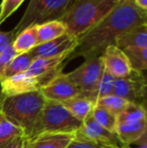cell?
Listing matches in <instances>:
<instances>
[{
	"label": "cell",
	"mask_w": 147,
	"mask_h": 148,
	"mask_svg": "<svg viewBox=\"0 0 147 148\" xmlns=\"http://www.w3.org/2000/svg\"><path fill=\"white\" fill-rule=\"evenodd\" d=\"M146 16V11L140 9L134 0H122L103 19L78 37L77 47L67 62L78 57H101L120 35L143 24Z\"/></svg>",
	"instance_id": "cell-1"
},
{
	"label": "cell",
	"mask_w": 147,
	"mask_h": 148,
	"mask_svg": "<svg viewBox=\"0 0 147 148\" xmlns=\"http://www.w3.org/2000/svg\"><path fill=\"white\" fill-rule=\"evenodd\" d=\"M46 99L40 91L4 97L0 103V112L11 122L23 129L28 137L42 111Z\"/></svg>",
	"instance_id": "cell-2"
},
{
	"label": "cell",
	"mask_w": 147,
	"mask_h": 148,
	"mask_svg": "<svg viewBox=\"0 0 147 148\" xmlns=\"http://www.w3.org/2000/svg\"><path fill=\"white\" fill-rule=\"evenodd\" d=\"M122 0H79L61 18L68 33L79 37L97 24Z\"/></svg>",
	"instance_id": "cell-3"
},
{
	"label": "cell",
	"mask_w": 147,
	"mask_h": 148,
	"mask_svg": "<svg viewBox=\"0 0 147 148\" xmlns=\"http://www.w3.org/2000/svg\"><path fill=\"white\" fill-rule=\"evenodd\" d=\"M82 121L78 120L59 102L46 100L40 115L34 124L27 139L42 133H76Z\"/></svg>",
	"instance_id": "cell-4"
},
{
	"label": "cell",
	"mask_w": 147,
	"mask_h": 148,
	"mask_svg": "<svg viewBox=\"0 0 147 148\" xmlns=\"http://www.w3.org/2000/svg\"><path fill=\"white\" fill-rule=\"evenodd\" d=\"M79 0H30L17 25L16 35L26 27L49 20H59Z\"/></svg>",
	"instance_id": "cell-5"
},
{
	"label": "cell",
	"mask_w": 147,
	"mask_h": 148,
	"mask_svg": "<svg viewBox=\"0 0 147 148\" xmlns=\"http://www.w3.org/2000/svg\"><path fill=\"white\" fill-rule=\"evenodd\" d=\"M145 111L141 103H129L117 115L116 134L125 146L135 144L146 128Z\"/></svg>",
	"instance_id": "cell-6"
},
{
	"label": "cell",
	"mask_w": 147,
	"mask_h": 148,
	"mask_svg": "<svg viewBox=\"0 0 147 148\" xmlns=\"http://www.w3.org/2000/svg\"><path fill=\"white\" fill-rule=\"evenodd\" d=\"M103 72L104 64L102 58L93 57L85 59V62L80 66L67 75L82 93H88L96 89Z\"/></svg>",
	"instance_id": "cell-7"
},
{
	"label": "cell",
	"mask_w": 147,
	"mask_h": 148,
	"mask_svg": "<svg viewBox=\"0 0 147 148\" xmlns=\"http://www.w3.org/2000/svg\"><path fill=\"white\" fill-rule=\"evenodd\" d=\"M144 74L132 70L129 75L116 79L113 94L127 100L130 103L140 104L143 101Z\"/></svg>",
	"instance_id": "cell-8"
},
{
	"label": "cell",
	"mask_w": 147,
	"mask_h": 148,
	"mask_svg": "<svg viewBox=\"0 0 147 148\" xmlns=\"http://www.w3.org/2000/svg\"><path fill=\"white\" fill-rule=\"evenodd\" d=\"M40 92L46 100L59 103H64L82 93L65 73H61L55 77L49 84L40 89Z\"/></svg>",
	"instance_id": "cell-9"
},
{
	"label": "cell",
	"mask_w": 147,
	"mask_h": 148,
	"mask_svg": "<svg viewBox=\"0 0 147 148\" xmlns=\"http://www.w3.org/2000/svg\"><path fill=\"white\" fill-rule=\"evenodd\" d=\"M76 135L87 140L110 145V146H115L118 148L125 147V145L121 142L116 133L111 132L102 127L100 124H98L92 117V115L83 121L80 129L76 132Z\"/></svg>",
	"instance_id": "cell-10"
},
{
	"label": "cell",
	"mask_w": 147,
	"mask_h": 148,
	"mask_svg": "<svg viewBox=\"0 0 147 148\" xmlns=\"http://www.w3.org/2000/svg\"><path fill=\"white\" fill-rule=\"evenodd\" d=\"M77 45H78V37L70 33H66L55 39L36 45L34 49L29 51V53L34 59L55 58L66 53L71 55L77 47Z\"/></svg>",
	"instance_id": "cell-11"
},
{
	"label": "cell",
	"mask_w": 147,
	"mask_h": 148,
	"mask_svg": "<svg viewBox=\"0 0 147 148\" xmlns=\"http://www.w3.org/2000/svg\"><path fill=\"white\" fill-rule=\"evenodd\" d=\"M101 58L105 71L116 79L126 77L133 70L125 51L115 45L106 47Z\"/></svg>",
	"instance_id": "cell-12"
},
{
	"label": "cell",
	"mask_w": 147,
	"mask_h": 148,
	"mask_svg": "<svg viewBox=\"0 0 147 148\" xmlns=\"http://www.w3.org/2000/svg\"><path fill=\"white\" fill-rule=\"evenodd\" d=\"M42 85L40 81L37 78L29 76L26 72L1 80V89L4 97L40 91Z\"/></svg>",
	"instance_id": "cell-13"
},
{
	"label": "cell",
	"mask_w": 147,
	"mask_h": 148,
	"mask_svg": "<svg viewBox=\"0 0 147 148\" xmlns=\"http://www.w3.org/2000/svg\"><path fill=\"white\" fill-rule=\"evenodd\" d=\"M76 133H42L28 139L26 148H68Z\"/></svg>",
	"instance_id": "cell-14"
},
{
	"label": "cell",
	"mask_w": 147,
	"mask_h": 148,
	"mask_svg": "<svg viewBox=\"0 0 147 148\" xmlns=\"http://www.w3.org/2000/svg\"><path fill=\"white\" fill-rule=\"evenodd\" d=\"M115 45L121 49H147V28L144 23L120 35L116 39Z\"/></svg>",
	"instance_id": "cell-15"
},
{
	"label": "cell",
	"mask_w": 147,
	"mask_h": 148,
	"mask_svg": "<svg viewBox=\"0 0 147 148\" xmlns=\"http://www.w3.org/2000/svg\"><path fill=\"white\" fill-rule=\"evenodd\" d=\"M64 106L78 120L84 121L92 115L93 110L96 107V102L81 93L79 96L64 102Z\"/></svg>",
	"instance_id": "cell-16"
},
{
	"label": "cell",
	"mask_w": 147,
	"mask_h": 148,
	"mask_svg": "<svg viewBox=\"0 0 147 148\" xmlns=\"http://www.w3.org/2000/svg\"><path fill=\"white\" fill-rule=\"evenodd\" d=\"M36 28L38 45L51 41L68 33L67 26L61 20H49V21L37 24Z\"/></svg>",
	"instance_id": "cell-17"
},
{
	"label": "cell",
	"mask_w": 147,
	"mask_h": 148,
	"mask_svg": "<svg viewBox=\"0 0 147 148\" xmlns=\"http://www.w3.org/2000/svg\"><path fill=\"white\" fill-rule=\"evenodd\" d=\"M12 45L18 55L29 53L31 49H34L36 45H38L36 25L28 26L18 33Z\"/></svg>",
	"instance_id": "cell-18"
},
{
	"label": "cell",
	"mask_w": 147,
	"mask_h": 148,
	"mask_svg": "<svg viewBox=\"0 0 147 148\" xmlns=\"http://www.w3.org/2000/svg\"><path fill=\"white\" fill-rule=\"evenodd\" d=\"M21 136H25L23 129L11 122L0 112V148L5 147L14 139Z\"/></svg>",
	"instance_id": "cell-19"
},
{
	"label": "cell",
	"mask_w": 147,
	"mask_h": 148,
	"mask_svg": "<svg viewBox=\"0 0 147 148\" xmlns=\"http://www.w3.org/2000/svg\"><path fill=\"white\" fill-rule=\"evenodd\" d=\"M34 60V58L32 57L29 53L17 55L12 60V62L8 64V66L5 69L3 74L1 75L0 81L4 80V79L10 78V77H13V76H15V75L25 73L26 71L29 69L30 64H32Z\"/></svg>",
	"instance_id": "cell-20"
},
{
	"label": "cell",
	"mask_w": 147,
	"mask_h": 148,
	"mask_svg": "<svg viewBox=\"0 0 147 148\" xmlns=\"http://www.w3.org/2000/svg\"><path fill=\"white\" fill-rule=\"evenodd\" d=\"M115 81L116 78H114L112 75L109 74L104 69V72H103V75L101 77L100 81H99L98 85H97L96 89L93 92H88V93H83V94L97 103V101L99 99L113 94Z\"/></svg>",
	"instance_id": "cell-21"
},
{
	"label": "cell",
	"mask_w": 147,
	"mask_h": 148,
	"mask_svg": "<svg viewBox=\"0 0 147 148\" xmlns=\"http://www.w3.org/2000/svg\"><path fill=\"white\" fill-rule=\"evenodd\" d=\"M92 117L98 124H100L105 129L116 133V127H117V115L112 113L111 111L105 109L100 106L94 108L92 113Z\"/></svg>",
	"instance_id": "cell-22"
},
{
	"label": "cell",
	"mask_w": 147,
	"mask_h": 148,
	"mask_svg": "<svg viewBox=\"0 0 147 148\" xmlns=\"http://www.w3.org/2000/svg\"><path fill=\"white\" fill-rule=\"evenodd\" d=\"M130 102H128L127 100L112 94V95L106 96V97H103L101 99H99L97 101L96 105L105 108V109L111 111L112 113L118 115L120 112H122L127 107V105Z\"/></svg>",
	"instance_id": "cell-23"
},
{
	"label": "cell",
	"mask_w": 147,
	"mask_h": 148,
	"mask_svg": "<svg viewBox=\"0 0 147 148\" xmlns=\"http://www.w3.org/2000/svg\"><path fill=\"white\" fill-rule=\"evenodd\" d=\"M127 55L133 70L142 72L147 71V49H123Z\"/></svg>",
	"instance_id": "cell-24"
},
{
	"label": "cell",
	"mask_w": 147,
	"mask_h": 148,
	"mask_svg": "<svg viewBox=\"0 0 147 148\" xmlns=\"http://www.w3.org/2000/svg\"><path fill=\"white\" fill-rule=\"evenodd\" d=\"M23 1L24 0H2L0 5V25L19 8Z\"/></svg>",
	"instance_id": "cell-25"
},
{
	"label": "cell",
	"mask_w": 147,
	"mask_h": 148,
	"mask_svg": "<svg viewBox=\"0 0 147 148\" xmlns=\"http://www.w3.org/2000/svg\"><path fill=\"white\" fill-rule=\"evenodd\" d=\"M68 148H118L115 146H110V145L102 144V143L94 142V141L87 140L85 138L76 135L75 139L71 142Z\"/></svg>",
	"instance_id": "cell-26"
},
{
	"label": "cell",
	"mask_w": 147,
	"mask_h": 148,
	"mask_svg": "<svg viewBox=\"0 0 147 148\" xmlns=\"http://www.w3.org/2000/svg\"><path fill=\"white\" fill-rule=\"evenodd\" d=\"M18 53L15 51L13 45L8 47L2 53H0V77L3 74L5 69L8 66V64L12 62V60L17 56Z\"/></svg>",
	"instance_id": "cell-27"
},
{
	"label": "cell",
	"mask_w": 147,
	"mask_h": 148,
	"mask_svg": "<svg viewBox=\"0 0 147 148\" xmlns=\"http://www.w3.org/2000/svg\"><path fill=\"white\" fill-rule=\"evenodd\" d=\"M16 37V33L14 30L10 31H0V53H2L8 47L13 43Z\"/></svg>",
	"instance_id": "cell-28"
},
{
	"label": "cell",
	"mask_w": 147,
	"mask_h": 148,
	"mask_svg": "<svg viewBox=\"0 0 147 148\" xmlns=\"http://www.w3.org/2000/svg\"><path fill=\"white\" fill-rule=\"evenodd\" d=\"M27 141L28 139L25 136H21L18 137V138L14 139L12 142H10L8 145H6L3 148H26L27 145Z\"/></svg>",
	"instance_id": "cell-29"
},
{
	"label": "cell",
	"mask_w": 147,
	"mask_h": 148,
	"mask_svg": "<svg viewBox=\"0 0 147 148\" xmlns=\"http://www.w3.org/2000/svg\"><path fill=\"white\" fill-rule=\"evenodd\" d=\"M135 144L139 145V146H147V125H146L145 130H144V133L142 134V136L138 139Z\"/></svg>",
	"instance_id": "cell-30"
},
{
	"label": "cell",
	"mask_w": 147,
	"mask_h": 148,
	"mask_svg": "<svg viewBox=\"0 0 147 148\" xmlns=\"http://www.w3.org/2000/svg\"><path fill=\"white\" fill-rule=\"evenodd\" d=\"M134 2L140 9L147 12V0H134Z\"/></svg>",
	"instance_id": "cell-31"
},
{
	"label": "cell",
	"mask_w": 147,
	"mask_h": 148,
	"mask_svg": "<svg viewBox=\"0 0 147 148\" xmlns=\"http://www.w3.org/2000/svg\"><path fill=\"white\" fill-rule=\"evenodd\" d=\"M143 101H147V75H144V88H143Z\"/></svg>",
	"instance_id": "cell-32"
},
{
	"label": "cell",
	"mask_w": 147,
	"mask_h": 148,
	"mask_svg": "<svg viewBox=\"0 0 147 148\" xmlns=\"http://www.w3.org/2000/svg\"><path fill=\"white\" fill-rule=\"evenodd\" d=\"M141 106H142V107H143L144 111H145L146 120H147V101H142V102H141Z\"/></svg>",
	"instance_id": "cell-33"
},
{
	"label": "cell",
	"mask_w": 147,
	"mask_h": 148,
	"mask_svg": "<svg viewBox=\"0 0 147 148\" xmlns=\"http://www.w3.org/2000/svg\"><path fill=\"white\" fill-rule=\"evenodd\" d=\"M4 98V95L3 93H2V89H1V81H0V103H1V101L3 100Z\"/></svg>",
	"instance_id": "cell-34"
},
{
	"label": "cell",
	"mask_w": 147,
	"mask_h": 148,
	"mask_svg": "<svg viewBox=\"0 0 147 148\" xmlns=\"http://www.w3.org/2000/svg\"><path fill=\"white\" fill-rule=\"evenodd\" d=\"M123 148H131L130 146H125V147H123ZM138 148H147V146H140V147H138Z\"/></svg>",
	"instance_id": "cell-35"
},
{
	"label": "cell",
	"mask_w": 147,
	"mask_h": 148,
	"mask_svg": "<svg viewBox=\"0 0 147 148\" xmlns=\"http://www.w3.org/2000/svg\"><path fill=\"white\" fill-rule=\"evenodd\" d=\"M144 25H145V27L147 28V16H146V18H145V21H144Z\"/></svg>",
	"instance_id": "cell-36"
},
{
	"label": "cell",
	"mask_w": 147,
	"mask_h": 148,
	"mask_svg": "<svg viewBox=\"0 0 147 148\" xmlns=\"http://www.w3.org/2000/svg\"><path fill=\"white\" fill-rule=\"evenodd\" d=\"M146 13H147V12H146Z\"/></svg>",
	"instance_id": "cell-37"
}]
</instances>
